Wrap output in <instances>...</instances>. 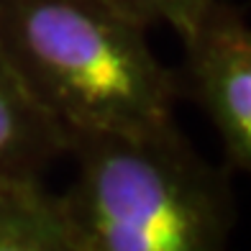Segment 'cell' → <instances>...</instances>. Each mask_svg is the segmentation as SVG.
Returning a JSON list of instances; mask_svg holds the SVG:
<instances>
[{
	"label": "cell",
	"mask_w": 251,
	"mask_h": 251,
	"mask_svg": "<svg viewBox=\"0 0 251 251\" xmlns=\"http://www.w3.org/2000/svg\"><path fill=\"white\" fill-rule=\"evenodd\" d=\"M0 47L36 105L75 133L177 126V72L105 0H0Z\"/></svg>",
	"instance_id": "6da1fadb"
},
{
	"label": "cell",
	"mask_w": 251,
	"mask_h": 251,
	"mask_svg": "<svg viewBox=\"0 0 251 251\" xmlns=\"http://www.w3.org/2000/svg\"><path fill=\"white\" fill-rule=\"evenodd\" d=\"M59 205L82 251H226L236 223L231 169L202 159L179 126L75 133Z\"/></svg>",
	"instance_id": "7a4b0ae2"
},
{
	"label": "cell",
	"mask_w": 251,
	"mask_h": 251,
	"mask_svg": "<svg viewBox=\"0 0 251 251\" xmlns=\"http://www.w3.org/2000/svg\"><path fill=\"white\" fill-rule=\"evenodd\" d=\"M185 49L182 98H192L210 121L223 149V167L251 169V26L246 10L228 0H208L177 33Z\"/></svg>",
	"instance_id": "3957f363"
},
{
	"label": "cell",
	"mask_w": 251,
	"mask_h": 251,
	"mask_svg": "<svg viewBox=\"0 0 251 251\" xmlns=\"http://www.w3.org/2000/svg\"><path fill=\"white\" fill-rule=\"evenodd\" d=\"M67 144V131L26 93L0 47V187L41 182Z\"/></svg>",
	"instance_id": "277c9868"
},
{
	"label": "cell",
	"mask_w": 251,
	"mask_h": 251,
	"mask_svg": "<svg viewBox=\"0 0 251 251\" xmlns=\"http://www.w3.org/2000/svg\"><path fill=\"white\" fill-rule=\"evenodd\" d=\"M0 251H82L59 195L41 182L0 187Z\"/></svg>",
	"instance_id": "5b68a950"
},
{
	"label": "cell",
	"mask_w": 251,
	"mask_h": 251,
	"mask_svg": "<svg viewBox=\"0 0 251 251\" xmlns=\"http://www.w3.org/2000/svg\"><path fill=\"white\" fill-rule=\"evenodd\" d=\"M105 3L146 31L151 26H169L179 33L208 5V0H105Z\"/></svg>",
	"instance_id": "8992f818"
}]
</instances>
